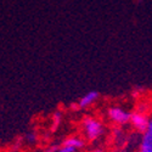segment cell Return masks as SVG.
Instances as JSON below:
<instances>
[{
	"label": "cell",
	"instance_id": "cell-1",
	"mask_svg": "<svg viewBox=\"0 0 152 152\" xmlns=\"http://www.w3.org/2000/svg\"><path fill=\"white\" fill-rule=\"evenodd\" d=\"M83 133L89 141H96L104 135L105 126L100 119L95 117H85L83 119Z\"/></svg>",
	"mask_w": 152,
	"mask_h": 152
},
{
	"label": "cell",
	"instance_id": "cell-2",
	"mask_svg": "<svg viewBox=\"0 0 152 152\" xmlns=\"http://www.w3.org/2000/svg\"><path fill=\"white\" fill-rule=\"evenodd\" d=\"M107 117L112 123H115L117 125H124L126 123H129L130 113L119 106H112L107 111Z\"/></svg>",
	"mask_w": 152,
	"mask_h": 152
},
{
	"label": "cell",
	"instance_id": "cell-3",
	"mask_svg": "<svg viewBox=\"0 0 152 152\" xmlns=\"http://www.w3.org/2000/svg\"><path fill=\"white\" fill-rule=\"evenodd\" d=\"M84 147V140L79 136H69L63 141L60 146L57 152H79Z\"/></svg>",
	"mask_w": 152,
	"mask_h": 152
},
{
	"label": "cell",
	"instance_id": "cell-4",
	"mask_svg": "<svg viewBox=\"0 0 152 152\" xmlns=\"http://www.w3.org/2000/svg\"><path fill=\"white\" fill-rule=\"evenodd\" d=\"M129 123L132 124V126L140 133H144L148 125V118L141 112H135V113H130V121Z\"/></svg>",
	"mask_w": 152,
	"mask_h": 152
},
{
	"label": "cell",
	"instance_id": "cell-5",
	"mask_svg": "<svg viewBox=\"0 0 152 152\" xmlns=\"http://www.w3.org/2000/svg\"><path fill=\"white\" fill-rule=\"evenodd\" d=\"M139 152H152V118L148 119V125L142 133Z\"/></svg>",
	"mask_w": 152,
	"mask_h": 152
},
{
	"label": "cell",
	"instance_id": "cell-6",
	"mask_svg": "<svg viewBox=\"0 0 152 152\" xmlns=\"http://www.w3.org/2000/svg\"><path fill=\"white\" fill-rule=\"evenodd\" d=\"M99 99H100V93L96 91V90H91V91L86 93L85 95H83V96L79 99L78 106H79V108H82V110L88 108V107L93 106Z\"/></svg>",
	"mask_w": 152,
	"mask_h": 152
},
{
	"label": "cell",
	"instance_id": "cell-7",
	"mask_svg": "<svg viewBox=\"0 0 152 152\" xmlns=\"http://www.w3.org/2000/svg\"><path fill=\"white\" fill-rule=\"evenodd\" d=\"M27 140H28L29 142H34V141L37 140V136H35V134H34V133H29V134L27 135Z\"/></svg>",
	"mask_w": 152,
	"mask_h": 152
}]
</instances>
